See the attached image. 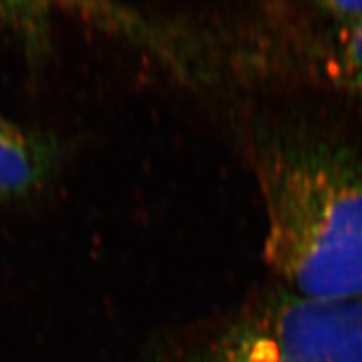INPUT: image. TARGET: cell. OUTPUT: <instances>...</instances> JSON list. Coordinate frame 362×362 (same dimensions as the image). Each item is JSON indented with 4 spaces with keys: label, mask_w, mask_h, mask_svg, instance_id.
<instances>
[{
    "label": "cell",
    "mask_w": 362,
    "mask_h": 362,
    "mask_svg": "<svg viewBox=\"0 0 362 362\" xmlns=\"http://www.w3.org/2000/svg\"><path fill=\"white\" fill-rule=\"evenodd\" d=\"M251 157L264 201L267 264L308 299H362V157L266 124Z\"/></svg>",
    "instance_id": "6da1fadb"
},
{
    "label": "cell",
    "mask_w": 362,
    "mask_h": 362,
    "mask_svg": "<svg viewBox=\"0 0 362 362\" xmlns=\"http://www.w3.org/2000/svg\"><path fill=\"white\" fill-rule=\"evenodd\" d=\"M255 310L294 356L310 362H362V299L320 300L282 290Z\"/></svg>",
    "instance_id": "7a4b0ae2"
},
{
    "label": "cell",
    "mask_w": 362,
    "mask_h": 362,
    "mask_svg": "<svg viewBox=\"0 0 362 362\" xmlns=\"http://www.w3.org/2000/svg\"><path fill=\"white\" fill-rule=\"evenodd\" d=\"M59 158L61 144L52 134L21 127L0 113V206L38 192Z\"/></svg>",
    "instance_id": "3957f363"
},
{
    "label": "cell",
    "mask_w": 362,
    "mask_h": 362,
    "mask_svg": "<svg viewBox=\"0 0 362 362\" xmlns=\"http://www.w3.org/2000/svg\"><path fill=\"white\" fill-rule=\"evenodd\" d=\"M177 362H310L291 355L259 319L245 311Z\"/></svg>",
    "instance_id": "277c9868"
},
{
    "label": "cell",
    "mask_w": 362,
    "mask_h": 362,
    "mask_svg": "<svg viewBox=\"0 0 362 362\" xmlns=\"http://www.w3.org/2000/svg\"><path fill=\"white\" fill-rule=\"evenodd\" d=\"M40 4L0 2V29L13 32L26 49L40 54L47 33V11Z\"/></svg>",
    "instance_id": "5b68a950"
},
{
    "label": "cell",
    "mask_w": 362,
    "mask_h": 362,
    "mask_svg": "<svg viewBox=\"0 0 362 362\" xmlns=\"http://www.w3.org/2000/svg\"><path fill=\"white\" fill-rule=\"evenodd\" d=\"M332 49V73L349 89L362 93V18L341 26Z\"/></svg>",
    "instance_id": "8992f818"
}]
</instances>
